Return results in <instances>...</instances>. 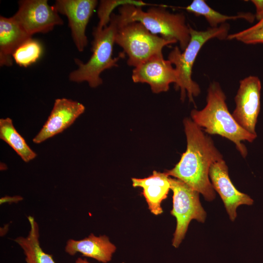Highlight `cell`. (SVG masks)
<instances>
[{"label": "cell", "instance_id": "cell-14", "mask_svg": "<svg viewBox=\"0 0 263 263\" xmlns=\"http://www.w3.org/2000/svg\"><path fill=\"white\" fill-rule=\"evenodd\" d=\"M169 177L165 171L154 170L152 174L144 178H132V186L143 188V195L148 204L150 212L158 215L163 213L161 202L166 199L170 185Z\"/></svg>", "mask_w": 263, "mask_h": 263}, {"label": "cell", "instance_id": "cell-11", "mask_svg": "<svg viewBox=\"0 0 263 263\" xmlns=\"http://www.w3.org/2000/svg\"><path fill=\"white\" fill-rule=\"evenodd\" d=\"M97 4L96 0H57L54 5L58 13L67 17L73 41L79 52L87 45L86 29Z\"/></svg>", "mask_w": 263, "mask_h": 263}, {"label": "cell", "instance_id": "cell-4", "mask_svg": "<svg viewBox=\"0 0 263 263\" xmlns=\"http://www.w3.org/2000/svg\"><path fill=\"white\" fill-rule=\"evenodd\" d=\"M230 25L225 23L216 28L209 27L204 31H198L189 25L190 38L185 49L182 51L175 46L169 53L168 60L175 66L177 81L175 89L180 90L182 101L187 95L189 101L195 105L194 97L201 93L199 84L192 78V70L197 55L203 46L212 38L227 39Z\"/></svg>", "mask_w": 263, "mask_h": 263}, {"label": "cell", "instance_id": "cell-21", "mask_svg": "<svg viewBox=\"0 0 263 263\" xmlns=\"http://www.w3.org/2000/svg\"><path fill=\"white\" fill-rule=\"evenodd\" d=\"M130 0H101L97 11V14L99 19L97 29H102L106 26L109 23L110 17L113 13V10L117 6L128 2Z\"/></svg>", "mask_w": 263, "mask_h": 263}, {"label": "cell", "instance_id": "cell-19", "mask_svg": "<svg viewBox=\"0 0 263 263\" xmlns=\"http://www.w3.org/2000/svg\"><path fill=\"white\" fill-rule=\"evenodd\" d=\"M0 138L7 143L25 162H29L37 156L16 130L10 118L0 119Z\"/></svg>", "mask_w": 263, "mask_h": 263}, {"label": "cell", "instance_id": "cell-1", "mask_svg": "<svg viewBox=\"0 0 263 263\" xmlns=\"http://www.w3.org/2000/svg\"><path fill=\"white\" fill-rule=\"evenodd\" d=\"M187 147L179 162L170 170L165 171L169 176L182 181L212 201L215 193L210 182L209 170L213 163L223 159L211 137L192 119L184 121Z\"/></svg>", "mask_w": 263, "mask_h": 263}, {"label": "cell", "instance_id": "cell-9", "mask_svg": "<svg viewBox=\"0 0 263 263\" xmlns=\"http://www.w3.org/2000/svg\"><path fill=\"white\" fill-rule=\"evenodd\" d=\"M261 80L257 76L249 75L241 80L232 114L240 126L254 134H257L255 127L261 108Z\"/></svg>", "mask_w": 263, "mask_h": 263}, {"label": "cell", "instance_id": "cell-20", "mask_svg": "<svg viewBox=\"0 0 263 263\" xmlns=\"http://www.w3.org/2000/svg\"><path fill=\"white\" fill-rule=\"evenodd\" d=\"M42 51L40 43L31 38L18 48L12 57L18 65L26 67L36 62L41 56Z\"/></svg>", "mask_w": 263, "mask_h": 263}, {"label": "cell", "instance_id": "cell-6", "mask_svg": "<svg viewBox=\"0 0 263 263\" xmlns=\"http://www.w3.org/2000/svg\"><path fill=\"white\" fill-rule=\"evenodd\" d=\"M175 43L151 33L139 22H118L115 43L127 55L129 66L135 67L152 56L162 54L165 46Z\"/></svg>", "mask_w": 263, "mask_h": 263}, {"label": "cell", "instance_id": "cell-15", "mask_svg": "<svg viewBox=\"0 0 263 263\" xmlns=\"http://www.w3.org/2000/svg\"><path fill=\"white\" fill-rule=\"evenodd\" d=\"M116 246L105 235L95 236L91 233L88 237L80 240L70 239L67 242L65 252L74 256L79 252L85 257L107 263L112 258L116 251Z\"/></svg>", "mask_w": 263, "mask_h": 263}, {"label": "cell", "instance_id": "cell-10", "mask_svg": "<svg viewBox=\"0 0 263 263\" xmlns=\"http://www.w3.org/2000/svg\"><path fill=\"white\" fill-rule=\"evenodd\" d=\"M132 78L134 83L149 84L155 94L167 92L170 84L177 81V74L171 63L163 54L155 55L134 67Z\"/></svg>", "mask_w": 263, "mask_h": 263}, {"label": "cell", "instance_id": "cell-18", "mask_svg": "<svg viewBox=\"0 0 263 263\" xmlns=\"http://www.w3.org/2000/svg\"><path fill=\"white\" fill-rule=\"evenodd\" d=\"M182 8L196 16H203L211 28L218 27L228 20L243 19L252 23L255 19V14L250 12L239 13L234 16L221 14L211 8L204 0H193L190 4Z\"/></svg>", "mask_w": 263, "mask_h": 263}, {"label": "cell", "instance_id": "cell-25", "mask_svg": "<svg viewBox=\"0 0 263 263\" xmlns=\"http://www.w3.org/2000/svg\"><path fill=\"white\" fill-rule=\"evenodd\" d=\"M22 199V198L20 196H17L14 197H5L0 199V204L3 203L4 201H12V202H18Z\"/></svg>", "mask_w": 263, "mask_h": 263}, {"label": "cell", "instance_id": "cell-12", "mask_svg": "<svg viewBox=\"0 0 263 263\" xmlns=\"http://www.w3.org/2000/svg\"><path fill=\"white\" fill-rule=\"evenodd\" d=\"M209 177L213 189L220 195L232 221L237 217L236 209L239 206H250L253 204V200L249 195L235 188L230 180L228 167L223 159L211 164Z\"/></svg>", "mask_w": 263, "mask_h": 263}, {"label": "cell", "instance_id": "cell-8", "mask_svg": "<svg viewBox=\"0 0 263 263\" xmlns=\"http://www.w3.org/2000/svg\"><path fill=\"white\" fill-rule=\"evenodd\" d=\"M13 17L31 37L36 33L49 32L63 23L55 6L49 5L47 0H20L18 10Z\"/></svg>", "mask_w": 263, "mask_h": 263}, {"label": "cell", "instance_id": "cell-3", "mask_svg": "<svg viewBox=\"0 0 263 263\" xmlns=\"http://www.w3.org/2000/svg\"><path fill=\"white\" fill-rule=\"evenodd\" d=\"M147 3L130 0L118 7L117 15L120 24L132 21L141 23L151 33L169 40L178 42L182 51L187 47L190 38L189 25L182 13H172L164 6L152 7L147 11L141 6Z\"/></svg>", "mask_w": 263, "mask_h": 263}, {"label": "cell", "instance_id": "cell-7", "mask_svg": "<svg viewBox=\"0 0 263 263\" xmlns=\"http://www.w3.org/2000/svg\"><path fill=\"white\" fill-rule=\"evenodd\" d=\"M169 181L173 192L170 213L177 221L172 245L177 248L185 236L190 222L195 219L203 223L207 214L200 202L199 192L179 179L169 177Z\"/></svg>", "mask_w": 263, "mask_h": 263}, {"label": "cell", "instance_id": "cell-26", "mask_svg": "<svg viewBox=\"0 0 263 263\" xmlns=\"http://www.w3.org/2000/svg\"><path fill=\"white\" fill-rule=\"evenodd\" d=\"M75 263H90L88 262L86 259H83L81 258H78L75 261Z\"/></svg>", "mask_w": 263, "mask_h": 263}, {"label": "cell", "instance_id": "cell-2", "mask_svg": "<svg viewBox=\"0 0 263 263\" xmlns=\"http://www.w3.org/2000/svg\"><path fill=\"white\" fill-rule=\"evenodd\" d=\"M207 92L206 105L202 110L191 111L192 120L208 134L219 135L233 142L245 158L247 151L242 142H252L257 134L247 132L235 121L228 110L225 94L218 82H211Z\"/></svg>", "mask_w": 263, "mask_h": 263}, {"label": "cell", "instance_id": "cell-22", "mask_svg": "<svg viewBox=\"0 0 263 263\" xmlns=\"http://www.w3.org/2000/svg\"><path fill=\"white\" fill-rule=\"evenodd\" d=\"M235 39L246 44L263 43V27L236 38Z\"/></svg>", "mask_w": 263, "mask_h": 263}, {"label": "cell", "instance_id": "cell-23", "mask_svg": "<svg viewBox=\"0 0 263 263\" xmlns=\"http://www.w3.org/2000/svg\"><path fill=\"white\" fill-rule=\"evenodd\" d=\"M262 27H263V19L258 21V22L256 24L247 29H244L238 33L229 34L227 38V39H235L236 38L238 37L248 34L250 32L258 30Z\"/></svg>", "mask_w": 263, "mask_h": 263}, {"label": "cell", "instance_id": "cell-17", "mask_svg": "<svg viewBox=\"0 0 263 263\" xmlns=\"http://www.w3.org/2000/svg\"><path fill=\"white\" fill-rule=\"evenodd\" d=\"M30 229L26 237H18L15 239L23 250L26 263H56L52 255L45 253L39 242V227L34 218L28 217Z\"/></svg>", "mask_w": 263, "mask_h": 263}, {"label": "cell", "instance_id": "cell-16", "mask_svg": "<svg viewBox=\"0 0 263 263\" xmlns=\"http://www.w3.org/2000/svg\"><path fill=\"white\" fill-rule=\"evenodd\" d=\"M13 17H0V65L13 64V54L23 43L31 38Z\"/></svg>", "mask_w": 263, "mask_h": 263}, {"label": "cell", "instance_id": "cell-5", "mask_svg": "<svg viewBox=\"0 0 263 263\" xmlns=\"http://www.w3.org/2000/svg\"><path fill=\"white\" fill-rule=\"evenodd\" d=\"M118 28L117 15L112 13L109 24L102 29L94 30L92 42V55L86 63L75 59L78 68L72 72L70 80L75 82H87L91 88H96L102 84L101 74L105 70L118 66L117 62L125 56L120 53L113 57V48Z\"/></svg>", "mask_w": 263, "mask_h": 263}, {"label": "cell", "instance_id": "cell-24", "mask_svg": "<svg viewBox=\"0 0 263 263\" xmlns=\"http://www.w3.org/2000/svg\"><path fill=\"white\" fill-rule=\"evenodd\" d=\"M256 8L255 18L259 21L263 19V0H252Z\"/></svg>", "mask_w": 263, "mask_h": 263}, {"label": "cell", "instance_id": "cell-13", "mask_svg": "<svg viewBox=\"0 0 263 263\" xmlns=\"http://www.w3.org/2000/svg\"><path fill=\"white\" fill-rule=\"evenodd\" d=\"M84 106L76 101L65 98L55 100L47 121L33 139L39 144L59 133L70 126L85 111Z\"/></svg>", "mask_w": 263, "mask_h": 263}]
</instances>
